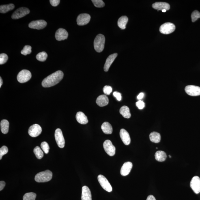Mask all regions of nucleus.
Wrapping results in <instances>:
<instances>
[{"mask_svg":"<svg viewBox=\"0 0 200 200\" xmlns=\"http://www.w3.org/2000/svg\"><path fill=\"white\" fill-rule=\"evenodd\" d=\"M63 76L64 74L61 70L57 71L53 73L43 80L42 83V87H48L57 85L62 79Z\"/></svg>","mask_w":200,"mask_h":200,"instance_id":"nucleus-1","label":"nucleus"},{"mask_svg":"<svg viewBox=\"0 0 200 200\" xmlns=\"http://www.w3.org/2000/svg\"><path fill=\"white\" fill-rule=\"evenodd\" d=\"M52 177V172L47 170L37 174L35 176V179L36 182H46L51 180Z\"/></svg>","mask_w":200,"mask_h":200,"instance_id":"nucleus-2","label":"nucleus"},{"mask_svg":"<svg viewBox=\"0 0 200 200\" xmlns=\"http://www.w3.org/2000/svg\"><path fill=\"white\" fill-rule=\"evenodd\" d=\"M105 38L104 35L100 34L97 35L94 41V47L97 52L100 53L104 50Z\"/></svg>","mask_w":200,"mask_h":200,"instance_id":"nucleus-3","label":"nucleus"},{"mask_svg":"<svg viewBox=\"0 0 200 200\" xmlns=\"http://www.w3.org/2000/svg\"><path fill=\"white\" fill-rule=\"evenodd\" d=\"M32 74L29 70H24L19 72L17 76L18 81L20 83H24L31 79Z\"/></svg>","mask_w":200,"mask_h":200,"instance_id":"nucleus-4","label":"nucleus"},{"mask_svg":"<svg viewBox=\"0 0 200 200\" xmlns=\"http://www.w3.org/2000/svg\"><path fill=\"white\" fill-rule=\"evenodd\" d=\"M175 30L174 24L167 22L164 23L160 26V31L162 34L168 35L173 32Z\"/></svg>","mask_w":200,"mask_h":200,"instance_id":"nucleus-5","label":"nucleus"},{"mask_svg":"<svg viewBox=\"0 0 200 200\" xmlns=\"http://www.w3.org/2000/svg\"><path fill=\"white\" fill-rule=\"evenodd\" d=\"M30 12L29 9L27 7H21L15 11L12 15V18L14 19H18L29 14Z\"/></svg>","mask_w":200,"mask_h":200,"instance_id":"nucleus-6","label":"nucleus"},{"mask_svg":"<svg viewBox=\"0 0 200 200\" xmlns=\"http://www.w3.org/2000/svg\"><path fill=\"white\" fill-rule=\"evenodd\" d=\"M98 181L101 186L106 191L109 192H111L113 188L108 179L104 176L100 175L98 177Z\"/></svg>","mask_w":200,"mask_h":200,"instance_id":"nucleus-7","label":"nucleus"},{"mask_svg":"<svg viewBox=\"0 0 200 200\" xmlns=\"http://www.w3.org/2000/svg\"><path fill=\"white\" fill-rule=\"evenodd\" d=\"M55 137L56 142L60 148H63L65 147V141L62 131L61 129H57L56 130Z\"/></svg>","mask_w":200,"mask_h":200,"instance_id":"nucleus-8","label":"nucleus"},{"mask_svg":"<svg viewBox=\"0 0 200 200\" xmlns=\"http://www.w3.org/2000/svg\"><path fill=\"white\" fill-rule=\"evenodd\" d=\"M103 147L106 152L110 156H113L115 154L116 148L109 140H106L104 142Z\"/></svg>","mask_w":200,"mask_h":200,"instance_id":"nucleus-9","label":"nucleus"},{"mask_svg":"<svg viewBox=\"0 0 200 200\" xmlns=\"http://www.w3.org/2000/svg\"><path fill=\"white\" fill-rule=\"evenodd\" d=\"M185 91L188 95L191 96L200 95V87L194 85H188L185 88Z\"/></svg>","mask_w":200,"mask_h":200,"instance_id":"nucleus-10","label":"nucleus"},{"mask_svg":"<svg viewBox=\"0 0 200 200\" xmlns=\"http://www.w3.org/2000/svg\"><path fill=\"white\" fill-rule=\"evenodd\" d=\"M42 132V129L40 125L35 124L30 127L28 130L29 135L32 137L39 136Z\"/></svg>","mask_w":200,"mask_h":200,"instance_id":"nucleus-11","label":"nucleus"},{"mask_svg":"<svg viewBox=\"0 0 200 200\" xmlns=\"http://www.w3.org/2000/svg\"><path fill=\"white\" fill-rule=\"evenodd\" d=\"M47 24V22L44 20H37L31 22L29 24V27L31 29H42L46 27Z\"/></svg>","mask_w":200,"mask_h":200,"instance_id":"nucleus-12","label":"nucleus"},{"mask_svg":"<svg viewBox=\"0 0 200 200\" xmlns=\"http://www.w3.org/2000/svg\"><path fill=\"white\" fill-rule=\"evenodd\" d=\"M190 186L195 194L200 193V179L199 177L195 176L192 178L190 183Z\"/></svg>","mask_w":200,"mask_h":200,"instance_id":"nucleus-13","label":"nucleus"},{"mask_svg":"<svg viewBox=\"0 0 200 200\" xmlns=\"http://www.w3.org/2000/svg\"><path fill=\"white\" fill-rule=\"evenodd\" d=\"M91 17L88 14H80L77 18V23L78 25L83 26L87 25L90 21Z\"/></svg>","mask_w":200,"mask_h":200,"instance_id":"nucleus-14","label":"nucleus"},{"mask_svg":"<svg viewBox=\"0 0 200 200\" xmlns=\"http://www.w3.org/2000/svg\"><path fill=\"white\" fill-rule=\"evenodd\" d=\"M68 33L66 30L63 28H59L56 31L55 38L58 41L63 40L68 38Z\"/></svg>","mask_w":200,"mask_h":200,"instance_id":"nucleus-15","label":"nucleus"},{"mask_svg":"<svg viewBox=\"0 0 200 200\" xmlns=\"http://www.w3.org/2000/svg\"><path fill=\"white\" fill-rule=\"evenodd\" d=\"M133 167L132 162H128L123 164L121 170V175L123 176H126L130 173Z\"/></svg>","mask_w":200,"mask_h":200,"instance_id":"nucleus-16","label":"nucleus"},{"mask_svg":"<svg viewBox=\"0 0 200 200\" xmlns=\"http://www.w3.org/2000/svg\"><path fill=\"white\" fill-rule=\"evenodd\" d=\"M120 136L121 140L124 144L128 145L130 143V134L124 129H121L120 132Z\"/></svg>","mask_w":200,"mask_h":200,"instance_id":"nucleus-17","label":"nucleus"},{"mask_svg":"<svg viewBox=\"0 0 200 200\" xmlns=\"http://www.w3.org/2000/svg\"><path fill=\"white\" fill-rule=\"evenodd\" d=\"M153 8L158 11L163 10L165 9L166 11L169 10L170 6L169 3L163 2H157L152 5Z\"/></svg>","mask_w":200,"mask_h":200,"instance_id":"nucleus-18","label":"nucleus"},{"mask_svg":"<svg viewBox=\"0 0 200 200\" xmlns=\"http://www.w3.org/2000/svg\"><path fill=\"white\" fill-rule=\"evenodd\" d=\"M117 56V53H115L110 55L107 58L105 64L104 65V71H108L110 66H111V65L113 63V61H115Z\"/></svg>","mask_w":200,"mask_h":200,"instance_id":"nucleus-19","label":"nucleus"},{"mask_svg":"<svg viewBox=\"0 0 200 200\" xmlns=\"http://www.w3.org/2000/svg\"><path fill=\"white\" fill-rule=\"evenodd\" d=\"M82 200H92L90 190L87 186H84L82 188Z\"/></svg>","mask_w":200,"mask_h":200,"instance_id":"nucleus-20","label":"nucleus"},{"mask_svg":"<svg viewBox=\"0 0 200 200\" xmlns=\"http://www.w3.org/2000/svg\"><path fill=\"white\" fill-rule=\"evenodd\" d=\"M109 99L106 95H101L97 98L96 103L100 107H103L108 105L109 103Z\"/></svg>","mask_w":200,"mask_h":200,"instance_id":"nucleus-21","label":"nucleus"},{"mask_svg":"<svg viewBox=\"0 0 200 200\" xmlns=\"http://www.w3.org/2000/svg\"><path fill=\"white\" fill-rule=\"evenodd\" d=\"M76 118L78 122L80 124L85 125L88 122L87 117L82 112H78L76 113Z\"/></svg>","mask_w":200,"mask_h":200,"instance_id":"nucleus-22","label":"nucleus"},{"mask_svg":"<svg viewBox=\"0 0 200 200\" xmlns=\"http://www.w3.org/2000/svg\"><path fill=\"white\" fill-rule=\"evenodd\" d=\"M101 129L104 133L111 134L113 133V129L111 125L109 122H104L102 125Z\"/></svg>","mask_w":200,"mask_h":200,"instance_id":"nucleus-23","label":"nucleus"},{"mask_svg":"<svg viewBox=\"0 0 200 200\" xmlns=\"http://www.w3.org/2000/svg\"><path fill=\"white\" fill-rule=\"evenodd\" d=\"M128 21V18L126 16H122L119 19L117 25L121 29L126 28V25Z\"/></svg>","mask_w":200,"mask_h":200,"instance_id":"nucleus-24","label":"nucleus"},{"mask_svg":"<svg viewBox=\"0 0 200 200\" xmlns=\"http://www.w3.org/2000/svg\"><path fill=\"white\" fill-rule=\"evenodd\" d=\"M167 158L166 153L163 151H158L155 154V158L159 162H164Z\"/></svg>","mask_w":200,"mask_h":200,"instance_id":"nucleus-25","label":"nucleus"},{"mask_svg":"<svg viewBox=\"0 0 200 200\" xmlns=\"http://www.w3.org/2000/svg\"><path fill=\"white\" fill-rule=\"evenodd\" d=\"M121 114L125 118L128 119L131 117V114L130 109L126 106H124L121 108L119 111Z\"/></svg>","mask_w":200,"mask_h":200,"instance_id":"nucleus-26","label":"nucleus"},{"mask_svg":"<svg viewBox=\"0 0 200 200\" xmlns=\"http://www.w3.org/2000/svg\"><path fill=\"white\" fill-rule=\"evenodd\" d=\"M149 138L150 141L152 143H160V141L161 136L158 132H154L151 133L149 135Z\"/></svg>","mask_w":200,"mask_h":200,"instance_id":"nucleus-27","label":"nucleus"},{"mask_svg":"<svg viewBox=\"0 0 200 200\" xmlns=\"http://www.w3.org/2000/svg\"><path fill=\"white\" fill-rule=\"evenodd\" d=\"M15 5L13 4L8 5H1L0 6V12L5 14L9 11L13 10L15 8Z\"/></svg>","mask_w":200,"mask_h":200,"instance_id":"nucleus-28","label":"nucleus"},{"mask_svg":"<svg viewBox=\"0 0 200 200\" xmlns=\"http://www.w3.org/2000/svg\"><path fill=\"white\" fill-rule=\"evenodd\" d=\"M9 122L6 119H3L1 122V128L2 133L3 134H6L9 131Z\"/></svg>","mask_w":200,"mask_h":200,"instance_id":"nucleus-29","label":"nucleus"},{"mask_svg":"<svg viewBox=\"0 0 200 200\" xmlns=\"http://www.w3.org/2000/svg\"><path fill=\"white\" fill-rule=\"evenodd\" d=\"M33 152L39 160L41 159L44 156V153L40 147L37 146L35 147L33 150Z\"/></svg>","mask_w":200,"mask_h":200,"instance_id":"nucleus-30","label":"nucleus"},{"mask_svg":"<svg viewBox=\"0 0 200 200\" xmlns=\"http://www.w3.org/2000/svg\"><path fill=\"white\" fill-rule=\"evenodd\" d=\"M48 57V54L46 52H42L37 54L36 58L39 61L44 62L45 61Z\"/></svg>","mask_w":200,"mask_h":200,"instance_id":"nucleus-31","label":"nucleus"},{"mask_svg":"<svg viewBox=\"0 0 200 200\" xmlns=\"http://www.w3.org/2000/svg\"><path fill=\"white\" fill-rule=\"evenodd\" d=\"M36 195L33 192L26 193L23 197V200H35Z\"/></svg>","mask_w":200,"mask_h":200,"instance_id":"nucleus-32","label":"nucleus"},{"mask_svg":"<svg viewBox=\"0 0 200 200\" xmlns=\"http://www.w3.org/2000/svg\"><path fill=\"white\" fill-rule=\"evenodd\" d=\"M31 46L29 45H26L24 46L23 49L21 52V53L24 55H27L31 53L32 52Z\"/></svg>","mask_w":200,"mask_h":200,"instance_id":"nucleus-33","label":"nucleus"},{"mask_svg":"<svg viewBox=\"0 0 200 200\" xmlns=\"http://www.w3.org/2000/svg\"><path fill=\"white\" fill-rule=\"evenodd\" d=\"M41 147L46 154H48L49 152V145L46 142H42L41 144Z\"/></svg>","mask_w":200,"mask_h":200,"instance_id":"nucleus-34","label":"nucleus"},{"mask_svg":"<svg viewBox=\"0 0 200 200\" xmlns=\"http://www.w3.org/2000/svg\"><path fill=\"white\" fill-rule=\"evenodd\" d=\"M200 18V13L197 10L194 11L192 13L191 15L192 20V22H195L198 19Z\"/></svg>","mask_w":200,"mask_h":200,"instance_id":"nucleus-35","label":"nucleus"},{"mask_svg":"<svg viewBox=\"0 0 200 200\" xmlns=\"http://www.w3.org/2000/svg\"><path fill=\"white\" fill-rule=\"evenodd\" d=\"M93 4L95 7H102L104 6V3L102 0H92Z\"/></svg>","mask_w":200,"mask_h":200,"instance_id":"nucleus-36","label":"nucleus"},{"mask_svg":"<svg viewBox=\"0 0 200 200\" xmlns=\"http://www.w3.org/2000/svg\"><path fill=\"white\" fill-rule=\"evenodd\" d=\"M8 59V56L5 53H1L0 55V64H5Z\"/></svg>","mask_w":200,"mask_h":200,"instance_id":"nucleus-37","label":"nucleus"},{"mask_svg":"<svg viewBox=\"0 0 200 200\" xmlns=\"http://www.w3.org/2000/svg\"><path fill=\"white\" fill-rule=\"evenodd\" d=\"M8 152L7 147L5 146H3L0 149V160H1L2 157L4 155L6 154Z\"/></svg>","mask_w":200,"mask_h":200,"instance_id":"nucleus-38","label":"nucleus"},{"mask_svg":"<svg viewBox=\"0 0 200 200\" xmlns=\"http://www.w3.org/2000/svg\"><path fill=\"white\" fill-rule=\"evenodd\" d=\"M112 91H113V89L111 86H105L103 88L104 92L106 95H109L112 92Z\"/></svg>","mask_w":200,"mask_h":200,"instance_id":"nucleus-39","label":"nucleus"},{"mask_svg":"<svg viewBox=\"0 0 200 200\" xmlns=\"http://www.w3.org/2000/svg\"><path fill=\"white\" fill-rule=\"evenodd\" d=\"M136 106L139 109H143L145 107V104L143 101L139 100L136 102Z\"/></svg>","mask_w":200,"mask_h":200,"instance_id":"nucleus-40","label":"nucleus"},{"mask_svg":"<svg viewBox=\"0 0 200 200\" xmlns=\"http://www.w3.org/2000/svg\"><path fill=\"white\" fill-rule=\"evenodd\" d=\"M49 1L50 4L53 6H57L60 2V0H50Z\"/></svg>","mask_w":200,"mask_h":200,"instance_id":"nucleus-41","label":"nucleus"},{"mask_svg":"<svg viewBox=\"0 0 200 200\" xmlns=\"http://www.w3.org/2000/svg\"><path fill=\"white\" fill-rule=\"evenodd\" d=\"M114 96L115 97L117 98V100L118 101H120L121 100V95L120 93L117 92V91H115L113 93Z\"/></svg>","mask_w":200,"mask_h":200,"instance_id":"nucleus-42","label":"nucleus"},{"mask_svg":"<svg viewBox=\"0 0 200 200\" xmlns=\"http://www.w3.org/2000/svg\"><path fill=\"white\" fill-rule=\"evenodd\" d=\"M5 186V182L4 181H1L0 182V190H2Z\"/></svg>","mask_w":200,"mask_h":200,"instance_id":"nucleus-43","label":"nucleus"},{"mask_svg":"<svg viewBox=\"0 0 200 200\" xmlns=\"http://www.w3.org/2000/svg\"><path fill=\"white\" fill-rule=\"evenodd\" d=\"M147 200H156L154 196L150 195L147 197Z\"/></svg>","mask_w":200,"mask_h":200,"instance_id":"nucleus-44","label":"nucleus"},{"mask_svg":"<svg viewBox=\"0 0 200 200\" xmlns=\"http://www.w3.org/2000/svg\"><path fill=\"white\" fill-rule=\"evenodd\" d=\"M144 96V93H141L138 95L137 96V99L138 100H141L143 98Z\"/></svg>","mask_w":200,"mask_h":200,"instance_id":"nucleus-45","label":"nucleus"},{"mask_svg":"<svg viewBox=\"0 0 200 200\" xmlns=\"http://www.w3.org/2000/svg\"><path fill=\"white\" fill-rule=\"evenodd\" d=\"M3 80L2 79L1 77H0V87H1V86L2 85Z\"/></svg>","mask_w":200,"mask_h":200,"instance_id":"nucleus-46","label":"nucleus"},{"mask_svg":"<svg viewBox=\"0 0 200 200\" xmlns=\"http://www.w3.org/2000/svg\"><path fill=\"white\" fill-rule=\"evenodd\" d=\"M162 11L163 12H166V10H165V9H164V10H163Z\"/></svg>","mask_w":200,"mask_h":200,"instance_id":"nucleus-47","label":"nucleus"},{"mask_svg":"<svg viewBox=\"0 0 200 200\" xmlns=\"http://www.w3.org/2000/svg\"><path fill=\"white\" fill-rule=\"evenodd\" d=\"M169 158H171V155H169Z\"/></svg>","mask_w":200,"mask_h":200,"instance_id":"nucleus-48","label":"nucleus"}]
</instances>
